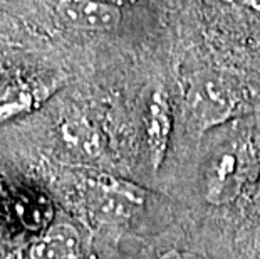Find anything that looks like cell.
<instances>
[{"instance_id":"1","label":"cell","mask_w":260,"mask_h":259,"mask_svg":"<svg viewBox=\"0 0 260 259\" xmlns=\"http://www.w3.org/2000/svg\"><path fill=\"white\" fill-rule=\"evenodd\" d=\"M243 104L245 95L237 81L218 71H200L186 84V114L200 133L235 118Z\"/></svg>"},{"instance_id":"2","label":"cell","mask_w":260,"mask_h":259,"mask_svg":"<svg viewBox=\"0 0 260 259\" xmlns=\"http://www.w3.org/2000/svg\"><path fill=\"white\" fill-rule=\"evenodd\" d=\"M81 197L91 220L99 225H119L140 212L145 206L146 192L113 175H94L84 180Z\"/></svg>"},{"instance_id":"3","label":"cell","mask_w":260,"mask_h":259,"mask_svg":"<svg viewBox=\"0 0 260 259\" xmlns=\"http://www.w3.org/2000/svg\"><path fill=\"white\" fill-rule=\"evenodd\" d=\"M252 153L245 143L230 141L208 160L203 174V197L213 206L235 200L245 184Z\"/></svg>"},{"instance_id":"4","label":"cell","mask_w":260,"mask_h":259,"mask_svg":"<svg viewBox=\"0 0 260 259\" xmlns=\"http://www.w3.org/2000/svg\"><path fill=\"white\" fill-rule=\"evenodd\" d=\"M56 12L69 29L111 32L121 24L123 10L106 0H56Z\"/></svg>"},{"instance_id":"5","label":"cell","mask_w":260,"mask_h":259,"mask_svg":"<svg viewBox=\"0 0 260 259\" xmlns=\"http://www.w3.org/2000/svg\"><path fill=\"white\" fill-rule=\"evenodd\" d=\"M173 128V117L167 91L158 88L151 95L146 117V141L153 170L161 167L168 152V143Z\"/></svg>"},{"instance_id":"6","label":"cell","mask_w":260,"mask_h":259,"mask_svg":"<svg viewBox=\"0 0 260 259\" xmlns=\"http://www.w3.org/2000/svg\"><path fill=\"white\" fill-rule=\"evenodd\" d=\"M79 236L73 225L57 224L37 239L29 249L30 259H77Z\"/></svg>"},{"instance_id":"7","label":"cell","mask_w":260,"mask_h":259,"mask_svg":"<svg viewBox=\"0 0 260 259\" xmlns=\"http://www.w3.org/2000/svg\"><path fill=\"white\" fill-rule=\"evenodd\" d=\"M46 90L30 84H15L0 95V123L34 109L46 96Z\"/></svg>"},{"instance_id":"8","label":"cell","mask_w":260,"mask_h":259,"mask_svg":"<svg viewBox=\"0 0 260 259\" xmlns=\"http://www.w3.org/2000/svg\"><path fill=\"white\" fill-rule=\"evenodd\" d=\"M62 136L66 143L86 157L99 155V136L98 131L86 120H69L62 126Z\"/></svg>"},{"instance_id":"9","label":"cell","mask_w":260,"mask_h":259,"mask_svg":"<svg viewBox=\"0 0 260 259\" xmlns=\"http://www.w3.org/2000/svg\"><path fill=\"white\" fill-rule=\"evenodd\" d=\"M212 2L234 14L260 19V0H212Z\"/></svg>"},{"instance_id":"10","label":"cell","mask_w":260,"mask_h":259,"mask_svg":"<svg viewBox=\"0 0 260 259\" xmlns=\"http://www.w3.org/2000/svg\"><path fill=\"white\" fill-rule=\"evenodd\" d=\"M158 259H203L197 254H191V252H185V251H178V249H171L167 251L165 254H161Z\"/></svg>"}]
</instances>
